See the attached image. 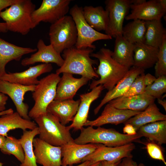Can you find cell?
<instances>
[{
  "instance_id": "7a4b0ae2",
  "label": "cell",
  "mask_w": 166,
  "mask_h": 166,
  "mask_svg": "<svg viewBox=\"0 0 166 166\" xmlns=\"http://www.w3.org/2000/svg\"><path fill=\"white\" fill-rule=\"evenodd\" d=\"M93 50L90 48L78 49L75 46L65 50L61 56L63 63L56 70V73L58 75L64 73L78 74L90 80L99 78L93 67L97 61L90 57Z\"/></svg>"
},
{
  "instance_id": "8992f818",
  "label": "cell",
  "mask_w": 166,
  "mask_h": 166,
  "mask_svg": "<svg viewBox=\"0 0 166 166\" xmlns=\"http://www.w3.org/2000/svg\"><path fill=\"white\" fill-rule=\"evenodd\" d=\"M60 78L59 75L51 73L39 80L32 94L34 104L28 113L31 119L47 113V107L55 98Z\"/></svg>"
},
{
  "instance_id": "9c48e42d",
  "label": "cell",
  "mask_w": 166,
  "mask_h": 166,
  "mask_svg": "<svg viewBox=\"0 0 166 166\" xmlns=\"http://www.w3.org/2000/svg\"><path fill=\"white\" fill-rule=\"evenodd\" d=\"M70 0H43L40 7L32 15L36 27L40 22L52 24L66 15L69 11Z\"/></svg>"
},
{
  "instance_id": "f35d334b",
  "label": "cell",
  "mask_w": 166,
  "mask_h": 166,
  "mask_svg": "<svg viewBox=\"0 0 166 166\" xmlns=\"http://www.w3.org/2000/svg\"><path fill=\"white\" fill-rule=\"evenodd\" d=\"M132 157H128L123 159L117 166H137L136 163L132 159Z\"/></svg>"
},
{
  "instance_id": "816d5d0a",
  "label": "cell",
  "mask_w": 166,
  "mask_h": 166,
  "mask_svg": "<svg viewBox=\"0 0 166 166\" xmlns=\"http://www.w3.org/2000/svg\"><path fill=\"white\" fill-rule=\"evenodd\" d=\"M137 166H145L144 164L142 163H140Z\"/></svg>"
},
{
  "instance_id": "f907efd6",
  "label": "cell",
  "mask_w": 166,
  "mask_h": 166,
  "mask_svg": "<svg viewBox=\"0 0 166 166\" xmlns=\"http://www.w3.org/2000/svg\"><path fill=\"white\" fill-rule=\"evenodd\" d=\"M100 162H97L93 164H90L89 166H99Z\"/></svg>"
},
{
  "instance_id": "2e32d148",
  "label": "cell",
  "mask_w": 166,
  "mask_h": 166,
  "mask_svg": "<svg viewBox=\"0 0 166 166\" xmlns=\"http://www.w3.org/2000/svg\"><path fill=\"white\" fill-rule=\"evenodd\" d=\"M140 112L118 109L108 103L99 117L94 120H87L84 126L99 127L109 124L117 125L124 123L128 119Z\"/></svg>"
},
{
  "instance_id": "4316f807",
  "label": "cell",
  "mask_w": 166,
  "mask_h": 166,
  "mask_svg": "<svg viewBox=\"0 0 166 166\" xmlns=\"http://www.w3.org/2000/svg\"><path fill=\"white\" fill-rule=\"evenodd\" d=\"M113 58L120 64L129 69L133 66L134 44L126 40L122 36L115 38Z\"/></svg>"
},
{
  "instance_id": "7402d4cb",
  "label": "cell",
  "mask_w": 166,
  "mask_h": 166,
  "mask_svg": "<svg viewBox=\"0 0 166 166\" xmlns=\"http://www.w3.org/2000/svg\"><path fill=\"white\" fill-rule=\"evenodd\" d=\"M62 74L57 85L55 100L73 99L78 90L90 80L82 76L76 78L69 73Z\"/></svg>"
},
{
  "instance_id": "ab89813d",
  "label": "cell",
  "mask_w": 166,
  "mask_h": 166,
  "mask_svg": "<svg viewBox=\"0 0 166 166\" xmlns=\"http://www.w3.org/2000/svg\"><path fill=\"white\" fill-rule=\"evenodd\" d=\"M124 124L125 125L123 128V132L124 134L132 136L137 134V131L132 125L129 124Z\"/></svg>"
},
{
  "instance_id": "f1b7e54d",
  "label": "cell",
  "mask_w": 166,
  "mask_h": 166,
  "mask_svg": "<svg viewBox=\"0 0 166 166\" xmlns=\"http://www.w3.org/2000/svg\"><path fill=\"white\" fill-rule=\"evenodd\" d=\"M166 121V115L162 113L154 102L144 110L130 118L124 124L132 125L137 131L141 126L153 122Z\"/></svg>"
},
{
  "instance_id": "5bb4252c",
  "label": "cell",
  "mask_w": 166,
  "mask_h": 166,
  "mask_svg": "<svg viewBox=\"0 0 166 166\" xmlns=\"http://www.w3.org/2000/svg\"><path fill=\"white\" fill-rule=\"evenodd\" d=\"M53 69L51 64L42 63L30 66L21 72L6 73L0 79L25 86L36 85L39 81L38 77L51 72Z\"/></svg>"
},
{
  "instance_id": "1f68e13d",
  "label": "cell",
  "mask_w": 166,
  "mask_h": 166,
  "mask_svg": "<svg viewBox=\"0 0 166 166\" xmlns=\"http://www.w3.org/2000/svg\"><path fill=\"white\" fill-rule=\"evenodd\" d=\"M38 128L32 130H25L19 140L22 145L24 154L23 162L20 166H38L36 162L33 144L35 137L39 135Z\"/></svg>"
},
{
  "instance_id": "277c9868",
  "label": "cell",
  "mask_w": 166,
  "mask_h": 166,
  "mask_svg": "<svg viewBox=\"0 0 166 166\" xmlns=\"http://www.w3.org/2000/svg\"><path fill=\"white\" fill-rule=\"evenodd\" d=\"M35 8L31 0H19L2 11L0 17L6 23L8 31L26 35L35 27L32 18Z\"/></svg>"
},
{
  "instance_id": "3957f363",
  "label": "cell",
  "mask_w": 166,
  "mask_h": 166,
  "mask_svg": "<svg viewBox=\"0 0 166 166\" xmlns=\"http://www.w3.org/2000/svg\"><path fill=\"white\" fill-rule=\"evenodd\" d=\"M79 136L74 140L77 144H99L108 147H115L134 142H139L142 136L138 133L134 135L122 134L112 128L101 127L97 128L88 126L82 128Z\"/></svg>"
},
{
  "instance_id": "603a6c76",
  "label": "cell",
  "mask_w": 166,
  "mask_h": 166,
  "mask_svg": "<svg viewBox=\"0 0 166 166\" xmlns=\"http://www.w3.org/2000/svg\"><path fill=\"white\" fill-rule=\"evenodd\" d=\"M37 50V48L16 45L0 38V78L6 73V66L9 62L19 61L23 55L34 53Z\"/></svg>"
},
{
  "instance_id": "e575fe53",
  "label": "cell",
  "mask_w": 166,
  "mask_h": 166,
  "mask_svg": "<svg viewBox=\"0 0 166 166\" xmlns=\"http://www.w3.org/2000/svg\"><path fill=\"white\" fill-rule=\"evenodd\" d=\"M166 92V76H162L156 78L154 82L147 86L144 93L155 99L161 98Z\"/></svg>"
},
{
  "instance_id": "5b68a950",
  "label": "cell",
  "mask_w": 166,
  "mask_h": 166,
  "mask_svg": "<svg viewBox=\"0 0 166 166\" xmlns=\"http://www.w3.org/2000/svg\"><path fill=\"white\" fill-rule=\"evenodd\" d=\"M34 120L38 125L39 138L54 146H61L74 141L69 126L62 125L52 114L46 113Z\"/></svg>"
},
{
  "instance_id": "681fc988",
  "label": "cell",
  "mask_w": 166,
  "mask_h": 166,
  "mask_svg": "<svg viewBox=\"0 0 166 166\" xmlns=\"http://www.w3.org/2000/svg\"><path fill=\"white\" fill-rule=\"evenodd\" d=\"M90 164V162L89 161L87 160L83 162L81 164L76 166H89Z\"/></svg>"
},
{
  "instance_id": "d4e9b609",
  "label": "cell",
  "mask_w": 166,
  "mask_h": 166,
  "mask_svg": "<svg viewBox=\"0 0 166 166\" xmlns=\"http://www.w3.org/2000/svg\"><path fill=\"white\" fill-rule=\"evenodd\" d=\"M159 50L143 43L134 44L133 66L144 70L151 68L157 60Z\"/></svg>"
},
{
  "instance_id": "ba28073f",
  "label": "cell",
  "mask_w": 166,
  "mask_h": 166,
  "mask_svg": "<svg viewBox=\"0 0 166 166\" xmlns=\"http://www.w3.org/2000/svg\"><path fill=\"white\" fill-rule=\"evenodd\" d=\"M69 14L76 27L77 38L75 46L77 48L94 49L96 46L93 44L95 42L112 39L111 36L96 31L88 24L84 17L82 7L75 5L70 9Z\"/></svg>"
},
{
  "instance_id": "f6af8a7d",
  "label": "cell",
  "mask_w": 166,
  "mask_h": 166,
  "mask_svg": "<svg viewBox=\"0 0 166 166\" xmlns=\"http://www.w3.org/2000/svg\"><path fill=\"white\" fill-rule=\"evenodd\" d=\"M8 31L6 23L0 22V33H5Z\"/></svg>"
},
{
  "instance_id": "83f0119b",
  "label": "cell",
  "mask_w": 166,
  "mask_h": 166,
  "mask_svg": "<svg viewBox=\"0 0 166 166\" xmlns=\"http://www.w3.org/2000/svg\"><path fill=\"white\" fill-rule=\"evenodd\" d=\"M84 17L88 24L96 31L106 30L109 21L108 11L101 6H85L82 8Z\"/></svg>"
},
{
  "instance_id": "f546056e",
  "label": "cell",
  "mask_w": 166,
  "mask_h": 166,
  "mask_svg": "<svg viewBox=\"0 0 166 166\" xmlns=\"http://www.w3.org/2000/svg\"><path fill=\"white\" fill-rule=\"evenodd\" d=\"M138 132L151 142L161 145L166 143V121L149 123L141 127Z\"/></svg>"
},
{
  "instance_id": "484cf974",
  "label": "cell",
  "mask_w": 166,
  "mask_h": 166,
  "mask_svg": "<svg viewBox=\"0 0 166 166\" xmlns=\"http://www.w3.org/2000/svg\"><path fill=\"white\" fill-rule=\"evenodd\" d=\"M37 127L35 121L25 119L16 112L0 116V135L6 137L10 131L20 128L32 130Z\"/></svg>"
},
{
  "instance_id": "8d00e7d4",
  "label": "cell",
  "mask_w": 166,
  "mask_h": 166,
  "mask_svg": "<svg viewBox=\"0 0 166 166\" xmlns=\"http://www.w3.org/2000/svg\"><path fill=\"white\" fill-rule=\"evenodd\" d=\"M144 73L138 76L122 97H128L144 93L146 87L144 81Z\"/></svg>"
},
{
  "instance_id": "30bf717a",
  "label": "cell",
  "mask_w": 166,
  "mask_h": 166,
  "mask_svg": "<svg viewBox=\"0 0 166 166\" xmlns=\"http://www.w3.org/2000/svg\"><path fill=\"white\" fill-rule=\"evenodd\" d=\"M105 3L109 15L105 34L115 38L122 34L124 21L130 9L131 0H107Z\"/></svg>"
},
{
  "instance_id": "f5cc1de1",
  "label": "cell",
  "mask_w": 166,
  "mask_h": 166,
  "mask_svg": "<svg viewBox=\"0 0 166 166\" xmlns=\"http://www.w3.org/2000/svg\"><path fill=\"white\" fill-rule=\"evenodd\" d=\"M3 163L0 161V166H3Z\"/></svg>"
},
{
  "instance_id": "60d3db41",
  "label": "cell",
  "mask_w": 166,
  "mask_h": 166,
  "mask_svg": "<svg viewBox=\"0 0 166 166\" xmlns=\"http://www.w3.org/2000/svg\"><path fill=\"white\" fill-rule=\"evenodd\" d=\"M19 0H0V14L4 9L17 3Z\"/></svg>"
},
{
  "instance_id": "7bdbcfd3",
  "label": "cell",
  "mask_w": 166,
  "mask_h": 166,
  "mask_svg": "<svg viewBox=\"0 0 166 166\" xmlns=\"http://www.w3.org/2000/svg\"><path fill=\"white\" fill-rule=\"evenodd\" d=\"M156 77L150 73H148L144 75V81L145 85H149L152 83L155 80Z\"/></svg>"
},
{
  "instance_id": "d6a6232c",
  "label": "cell",
  "mask_w": 166,
  "mask_h": 166,
  "mask_svg": "<svg viewBox=\"0 0 166 166\" xmlns=\"http://www.w3.org/2000/svg\"><path fill=\"white\" fill-rule=\"evenodd\" d=\"M145 30L144 21L134 20L123 27L122 35L132 43H144Z\"/></svg>"
},
{
  "instance_id": "52a82bcc",
  "label": "cell",
  "mask_w": 166,
  "mask_h": 166,
  "mask_svg": "<svg viewBox=\"0 0 166 166\" xmlns=\"http://www.w3.org/2000/svg\"><path fill=\"white\" fill-rule=\"evenodd\" d=\"M50 44L58 53L75 46L77 33L75 23L70 15H65L50 25Z\"/></svg>"
},
{
  "instance_id": "7dc6e473",
  "label": "cell",
  "mask_w": 166,
  "mask_h": 166,
  "mask_svg": "<svg viewBox=\"0 0 166 166\" xmlns=\"http://www.w3.org/2000/svg\"><path fill=\"white\" fill-rule=\"evenodd\" d=\"M5 136L0 135V149L3 146L6 139Z\"/></svg>"
},
{
  "instance_id": "ffe728a7",
  "label": "cell",
  "mask_w": 166,
  "mask_h": 166,
  "mask_svg": "<svg viewBox=\"0 0 166 166\" xmlns=\"http://www.w3.org/2000/svg\"><path fill=\"white\" fill-rule=\"evenodd\" d=\"M80 103V99L54 100L48 106L46 112L55 117L62 125L66 126L73 121Z\"/></svg>"
},
{
  "instance_id": "8fae6325",
  "label": "cell",
  "mask_w": 166,
  "mask_h": 166,
  "mask_svg": "<svg viewBox=\"0 0 166 166\" xmlns=\"http://www.w3.org/2000/svg\"><path fill=\"white\" fill-rule=\"evenodd\" d=\"M135 148V144L133 143L115 147H108L99 144L95 151L84 158L82 162L88 160L92 164L102 161L118 162L124 158L132 157L131 153Z\"/></svg>"
},
{
  "instance_id": "836d02e7",
  "label": "cell",
  "mask_w": 166,
  "mask_h": 166,
  "mask_svg": "<svg viewBox=\"0 0 166 166\" xmlns=\"http://www.w3.org/2000/svg\"><path fill=\"white\" fill-rule=\"evenodd\" d=\"M0 150L4 154L14 156L21 163L24 161V154L22 145L19 140L14 137L6 136Z\"/></svg>"
},
{
  "instance_id": "d590c367",
  "label": "cell",
  "mask_w": 166,
  "mask_h": 166,
  "mask_svg": "<svg viewBox=\"0 0 166 166\" xmlns=\"http://www.w3.org/2000/svg\"><path fill=\"white\" fill-rule=\"evenodd\" d=\"M159 49L157 59L154 67L156 78L166 76V34L164 35L162 44Z\"/></svg>"
},
{
  "instance_id": "b9f144b4",
  "label": "cell",
  "mask_w": 166,
  "mask_h": 166,
  "mask_svg": "<svg viewBox=\"0 0 166 166\" xmlns=\"http://www.w3.org/2000/svg\"><path fill=\"white\" fill-rule=\"evenodd\" d=\"M8 99V97L6 94L0 92V112L6 110V105Z\"/></svg>"
},
{
  "instance_id": "d6986e66",
  "label": "cell",
  "mask_w": 166,
  "mask_h": 166,
  "mask_svg": "<svg viewBox=\"0 0 166 166\" xmlns=\"http://www.w3.org/2000/svg\"><path fill=\"white\" fill-rule=\"evenodd\" d=\"M145 70L132 66L130 68L124 77L111 90L108 91L99 105L94 109L95 115L97 114L102 107L111 101L122 97L128 91L131 84L139 75L144 73Z\"/></svg>"
},
{
  "instance_id": "ee69618b",
  "label": "cell",
  "mask_w": 166,
  "mask_h": 166,
  "mask_svg": "<svg viewBox=\"0 0 166 166\" xmlns=\"http://www.w3.org/2000/svg\"><path fill=\"white\" fill-rule=\"evenodd\" d=\"M120 161L117 162H113L102 161L100 162L99 166H117L118 164Z\"/></svg>"
},
{
  "instance_id": "c3c4849f",
  "label": "cell",
  "mask_w": 166,
  "mask_h": 166,
  "mask_svg": "<svg viewBox=\"0 0 166 166\" xmlns=\"http://www.w3.org/2000/svg\"><path fill=\"white\" fill-rule=\"evenodd\" d=\"M14 112V111L12 109L10 108L7 109H6L4 111L0 112V116L6 114L12 113Z\"/></svg>"
},
{
  "instance_id": "e0dca14e",
  "label": "cell",
  "mask_w": 166,
  "mask_h": 166,
  "mask_svg": "<svg viewBox=\"0 0 166 166\" xmlns=\"http://www.w3.org/2000/svg\"><path fill=\"white\" fill-rule=\"evenodd\" d=\"M37 50L29 57L23 59L21 62L24 66L33 65L35 63H53L60 67L63 65L64 60L61 54L57 52L51 45H46L44 41L40 39L37 45Z\"/></svg>"
},
{
  "instance_id": "4dcf8cb0",
  "label": "cell",
  "mask_w": 166,
  "mask_h": 166,
  "mask_svg": "<svg viewBox=\"0 0 166 166\" xmlns=\"http://www.w3.org/2000/svg\"><path fill=\"white\" fill-rule=\"evenodd\" d=\"M145 21V32L144 43L159 48L162 44L164 36L166 34L161 19Z\"/></svg>"
},
{
  "instance_id": "7c38bea8",
  "label": "cell",
  "mask_w": 166,
  "mask_h": 166,
  "mask_svg": "<svg viewBox=\"0 0 166 166\" xmlns=\"http://www.w3.org/2000/svg\"><path fill=\"white\" fill-rule=\"evenodd\" d=\"M131 13L126 17L127 20L139 19L144 21L161 19L166 12L159 0H132Z\"/></svg>"
},
{
  "instance_id": "ac0fdd59",
  "label": "cell",
  "mask_w": 166,
  "mask_h": 166,
  "mask_svg": "<svg viewBox=\"0 0 166 166\" xmlns=\"http://www.w3.org/2000/svg\"><path fill=\"white\" fill-rule=\"evenodd\" d=\"M98 144H80L73 141L62 145L61 146V166H72L82 162L84 158L95 151Z\"/></svg>"
},
{
  "instance_id": "6da1fadb",
  "label": "cell",
  "mask_w": 166,
  "mask_h": 166,
  "mask_svg": "<svg viewBox=\"0 0 166 166\" xmlns=\"http://www.w3.org/2000/svg\"><path fill=\"white\" fill-rule=\"evenodd\" d=\"M112 51L109 49L103 47L96 53L91 54L90 57L99 60V64L95 71L100 78L92 81L89 85L90 89L101 85L108 91L111 90L129 69L120 64L113 58Z\"/></svg>"
},
{
  "instance_id": "bcb514c9",
  "label": "cell",
  "mask_w": 166,
  "mask_h": 166,
  "mask_svg": "<svg viewBox=\"0 0 166 166\" xmlns=\"http://www.w3.org/2000/svg\"><path fill=\"white\" fill-rule=\"evenodd\" d=\"M157 99L158 103L161 105L164 108L165 111H166V100L161 98Z\"/></svg>"
},
{
  "instance_id": "74e56055",
  "label": "cell",
  "mask_w": 166,
  "mask_h": 166,
  "mask_svg": "<svg viewBox=\"0 0 166 166\" xmlns=\"http://www.w3.org/2000/svg\"><path fill=\"white\" fill-rule=\"evenodd\" d=\"M146 148L149 156L152 159L162 161L165 165L166 161L160 146L153 142L147 143Z\"/></svg>"
},
{
  "instance_id": "4fadbf2b",
  "label": "cell",
  "mask_w": 166,
  "mask_h": 166,
  "mask_svg": "<svg viewBox=\"0 0 166 166\" xmlns=\"http://www.w3.org/2000/svg\"><path fill=\"white\" fill-rule=\"evenodd\" d=\"M36 85L25 86L0 79V92L9 96L13 102L17 112L23 118L31 120L28 115L29 106L24 101L28 92H33Z\"/></svg>"
},
{
  "instance_id": "cb8c5ba5",
  "label": "cell",
  "mask_w": 166,
  "mask_h": 166,
  "mask_svg": "<svg viewBox=\"0 0 166 166\" xmlns=\"http://www.w3.org/2000/svg\"><path fill=\"white\" fill-rule=\"evenodd\" d=\"M155 99L143 93L128 97H120L111 101L108 103L118 109L141 112L154 103Z\"/></svg>"
},
{
  "instance_id": "9a60e30c",
  "label": "cell",
  "mask_w": 166,
  "mask_h": 166,
  "mask_svg": "<svg viewBox=\"0 0 166 166\" xmlns=\"http://www.w3.org/2000/svg\"><path fill=\"white\" fill-rule=\"evenodd\" d=\"M33 144L37 163L42 166H61V146L51 145L39 138L34 139Z\"/></svg>"
},
{
  "instance_id": "44dd1931",
  "label": "cell",
  "mask_w": 166,
  "mask_h": 166,
  "mask_svg": "<svg viewBox=\"0 0 166 166\" xmlns=\"http://www.w3.org/2000/svg\"><path fill=\"white\" fill-rule=\"evenodd\" d=\"M102 85H99L92 89L91 91L80 95V103L77 112L72 122L69 126L70 129L81 130L88 120L89 110L92 103L99 97L104 89Z\"/></svg>"
}]
</instances>
